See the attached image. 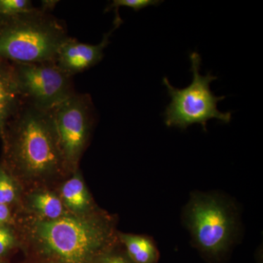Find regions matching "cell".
Listing matches in <instances>:
<instances>
[{
  "label": "cell",
  "mask_w": 263,
  "mask_h": 263,
  "mask_svg": "<svg viewBox=\"0 0 263 263\" xmlns=\"http://www.w3.org/2000/svg\"><path fill=\"white\" fill-rule=\"evenodd\" d=\"M122 22L119 11H116L113 28L104 34L103 40L99 44L81 43L75 38L69 37L59 48L55 63L70 77L98 65L103 59L104 50L110 43L112 33L120 27Z\"/></svg>",
  "instance_id": "cell-8"
},
{
  "label": "cell",
  "mask_w": 263,
  "mask_h": 263,
  "mask_svg": "<svg viewBox=\"0 0 263 263\" xmlns=\"http://www.w3.org/2000/svg\"><path fill=\"white\" fill-rule=\"evenodd\" d=\"M162 3V1L160 0H114L105 8V12L110 11V10H115L117 11L120 7H127L137 12L152 5H159Z\"/></svg>",
  "instance_id": "cell-15"
},
{
  "label": "cell",
  "mask_w": 263,
  "mask_h": 263,
  "mask_svg": "<svg viewBox=\"0 0 263 263\" xmlns=\"http://www.w3.org/2000/svg\"><path fill=\"white\" fill-rule=\"evenodd\" d=\"M31 238L48 263H98L114 242L108 219L62 216L35 221Z\"/></svg>",
  "instance_id": "cell-2"
},
{
  "label": "cell",
  "mask_w": 263,
  "mask_h": 263,
  "mask_svg": "<svg viewBox=\"0 0 263 263\" xmlns=\"http://www.w3.org/2000/svg\"><path fill=\"white\" fill-rule=\"evenodd\" d=\"M17 189L9 170L4 163L0 164V204L9 205L15 201Z\"/></svg>",
  "instance_id": "cell-13"
},
{
  "label": "cell",
  "mask_w": 263,
  "mask_h": 263,
  "mask_svg": "<svg viewBox=\"0 0 263 263\" xmlns=\"http://www.w3.org/2000/svg\"><path fill=\"white\" fill-rule=\"evenodd\" d=\"M11 219V213L9 206L0 204V227L6 226Z\"/></svg>",
  "instance_id": "cell-18"
},
{
  "label": "cell",
  "mask_w": 263,
  "mask_h": 263,
  "mask_svg": "<svg viewBox=\"0 0 263 263\" xmlns=\"http://www.w3.org/2000/svg\"><path fill=\"white\" fill-rule=\"evenodd\" d=\"M13 66L0 57V136L4 138L7 124L23 105Z\"/></svg>",
  "instance_id": "cell-9"
},
{
  "label": "cell",
  "mask_w": 263,
  "mask_h": 263,
  "mask_svg": "<svg viewBox=\"0 0 263 263\" xmlns=\"http://www.w3.org/2000/svg\"><path fill=\"white\" fill-rule=\"evenodd\" d=\"M11 63L24 103L51 110L76 93L72 77L54 62Z\"/></svg>",
  "instance_id": "cell-6"
},
{
  "label": "cell",
  "mask_w": 263,
  "mask_h": 263,
  "mask_svg": "<svg viewBox=\"0 0 263 263\" xmlns=\"http://www.w3.org/2000/svg\"><path fill=\"white\" fill-rule=\"evenodd\" d=\"M33 208L46 219H56L63 216V205L60 199L49 193H37L32 197Z\"/></svg>",
  "instance_id": "cell-12"
},
{
  "label": "cell",
  "mask_w": 263,
  "mask_h": 263,
  "mask_svg": "<svg viewBox=\"0 0 263 263\" xmlns=\"http://www.w3.org/2000/svg\"><path fill=\"white\" fill-rule=\"evenodd\" d=\"M69 38L65 24L41 8L0 16V57L15 63L55 62Z\"/></svg>",
  "instance_id": "cell-3"
},
{
  "label": "cell",
  "mask_w": 263,
  "mask_h": 263,
  "mask_svg": "<svg viewBox=\"0 0 263 263\" xmlns=\"http://www.w3.org/2000/svg\"><path fill=\"white\" fill-rule=\"evenodd\" d=\"M15 243V238L12 230L7 226L0 227V257L6 255Z\"/></svg>",
  "instance_id": "cell-16"
},
{
  "label": "cell",
  "mask_w": 263,
  "mask_h": 263,
  "mask_svg": "<svg viewBox=\"0 0 263 263\" xmlns=\"http://www.w3.org/2000/svg\"><path fill=\"white\" fill-rule=\"evenodd\" d=\"M29 0H0V16H13L34 9Z\"/></svg>",
  "instance_id": "cell-14"
},
{
  "label": "cell",
  "mask_w": 263,
  "mask_h": 263,
  "mask_svg": "<svg viewBox=\"0 0 263 263\" xmlns=\"http://www.w3.org/2000/svg\"><path fill=\"white\" fill-rule=\"evenodd\" d=\"M190 60L193 79L187 87L176 89L166 77L162 81L171 99L162 114L166 126L186 129L192 124H200L206 132L207 122L211 119H216L224 124L230 123L232 112L224 113L217 108L218 103L224 100L226 97L216 96L210 89L211 83L217 77L210 72L205 76L200 73L202 60L197 52L191 53Z\"/></svg>",
  "instance_id": "cell-4"
},
{
  "label": "cell",
  "mask_w": 263,
  "mask_h": 263,
  "mask_svg": "<svg viewBox=\"0 0 263 263\" xmlns=\"http://www.w3.org/2000/svg\"><path fill=\"white\" fill-rule=\"evenodd\" d=\"M119 238L125 245L128 255L135 263H157L158 261V249L149 237L121 234Z\"/></svg>",
  "instance_id": "cell-10"
},
{
  "label": "cell",
  "mask_w": 263,
  "mask_h": 263,
  "mask_svg": "<svg viewBox=\"0 0 263 263\" xmlns=\"http://www.w3.org/2000/svg\"><path fill=\"white\" fill-rule=\"evenodd\" d=\"M186 220L197 247L208 255L219 257L231 243L235 219L219 199L195 195L186 209Z\"/></svg>",
  "instance_id": "cell-5"
},
{
  "label": "cell",
  "mask_w": 263,
  "mask_h": 263,
  "mask_svg": "<svg viewBox=\"0 0 263 263\" xmlns=\"http://www.w3.org/2000/svg\"><path fill=\"white\" fill-rule=\"evenodd\" d=\"M64 202L74 212H83L90 204L89 195L79 175L65 183L62 189Z\"/></svg>",
  "instance_id": "cell-11"
},
{
  "label": "cell",
  "mask_w": 263,
  "mask_h": 263,
  "mask_svg": "<svg viewBox=\"0 0 263 263\" xmlns=\"http://www.w3.org/2000/svg\"><path fill=\"white\" fill-rule=\"evenodd\" d=\"M98 263H129V262L122 256L107 253L100 259Z\"/></svg>",
  "instance_id": "cell-17"
},
{
  "label": "cell",
  "mask_w": 263,
  "mask_h": 263,
  "mask_svg": "<svg viewBox=\"0 0 263 263\" xmlns=\"http://www.w3.org/2000/svg\"><path fill=\"white\" fill-rule=\"evenodd\" d=\"M57 3H59V1L56 0H43L40 8L46 13H51L52 10L54 9Z\"/></svg>",
  "instance_id": "cell-19"
},
{
  "label": "cell",
  "mask_w": 263,
  "mask_h": 263,
  "mask_svg": "<svg viewBox=\"0 0 263 263\" xmlns=\"http://www.w3.org/2000/svg\"><path fill=\"white\" fill-rule=\"evenodd\" d=\"M7 168L28 179H44L68 169L51 110L24 103L10 119L3 139Z\"/></svg>",
  "instance_id": "cell-1"
},
{
  "label": "cell",
  "mask_w": 263,
  "mask_h": 263,
  "mask_svg": "<svg viewBox=\"0 0 263 263\" xmlns=\"http://www.w3.org/2000/svg\"><path fill=\"white\" fill-rule=\"evenodd\" d=\"M60 148L68 169H75L95 121L91 96L76 94L51 110Z\"/></svg>",
  "instance_id": "cell-7"
}]
</instances>
